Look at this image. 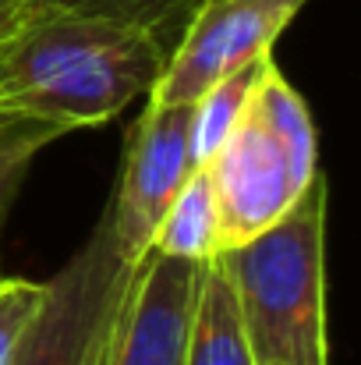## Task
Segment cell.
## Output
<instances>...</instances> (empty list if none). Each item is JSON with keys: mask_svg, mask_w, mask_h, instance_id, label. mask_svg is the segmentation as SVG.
Instances as JSON below:
<instances>
[{"mask_svg": "<svg viewBox=\"0 0 361 365\" xmlns=\"http://www.w3.org/2000/svg\"><path fill=\"white\" fill-rule=\"evenodd\" d=\"M170 43L145 25L64 11L39 0L0 46V114L61 131L114 121L149 96Z\"/></svg>", "mask_w": 361, "mask_h": 365, "instance_id": "6da1fadb", "label": "cell"}, {"mask_svg": "<svg viewBox=\"0 0 361 365\" xmlns=\"http://www.w3.org/2000/svg\"><path fill=\"white\" fill-rule=\"evenodd\" d=\"M326 213L330 188L319 174L269 231L220 255L255 365H330Z\"/></svg>", "mask_w": 361, "mask_h": 365, "instance_id": "7a4b0ae2", "label": "cell"}, {"mask_svg": "<svg viewBox=\"0 0 361 365\" xmlns=\"http://www.w3.org/2000/svg\"><path fill=\"white\" fill-rule=\"evenodd\" d=\"M135 262L120 252L110 210L46 280V302L14 365H103Z\"/></svg>", "mask_w": 361, "mask_h": 365, "instance_id": "3957f363", "label": "cell"}, {"mask_svg": "<svg viewBox=\"0 0 361 365\" xmlns=\"http://www.w3.org/2000/svg\"><path fill=\"white\" fill-rule=\"evenodd\" d=\"M308 0H202L167 53L149 103H195L209 86L273 53Z\"/></svg>", "mask_w": 361, "mask_h": 365, "instance_id": "277c9868", "label": "cell"}, {"mask_svg": "<svg viewBox=\"0 0 361 365\" xmlns=\"http://www.w3.org/2000/svg\"><path fill=\"white\" fill-rule=\"evenodd\" d=\"M192 170V103L163 107L145 100L142 114L127 131L117 188L107 202L114 238L131 262L149 252L163 213L170 210Z\"/></svg>", "mask_w": 361, "mask_h": 365, "instance_id": "5b68a950", "label": "cell"}, {"mask_svg": "<svg viewBox=\"0 0 361 365\" xmlns=\"http://www.w3.org/2000/svg\"><path fill=\"white\" fill-rule=\"evenodd\" d=\"M216 206V255L234 252L269 231L298 199L287 153L255 100L244 107L234 131L206 163Z\"/></svg>", "mask_w": 361, "mask_h": 365, "instance_id": "8992f818", "label": "cell"}, {"mask_svg": "<svg viewBox=\"0 0 361 365\" xmlns=\"http://www.w3.org/2000/svg\"><path fill=\"white\" fill-rule=\"evenodd\" d=\"M202 262L145 252L124 287L103 365H184Z\"/></svg>", "mask_w": 361, "mask_h": 365, "instance_id": "52a82bcc", "label": "cell"}, {"mask_svg": "<svg viewBox=\"0 0 361 365\" xmlns=\"http://www.w3.org/2000/svg\"><path fill=\"white\" fill-rule=\"evenodd\" d=\"M184 365H255L234 284L216 259L202 262Z\"/></svg>", "mask_w": 361, "mask_h": 365, "instance_id": "ba28073f", "label": "cell"}, {"mask_svg": "<svg viewBox=\"0 0 361 365\" xmlns=\"http://www.w3.org/2000/svg\"><path fill=\"white\" fill-rule=\"evenodd\" d=\"M255 107L273 128V135L280 138L283 153H287V167H291V181L298 188V195L323 174L319 170V131L315 118L305 103V96L283 78L276 57L266 64L258 86H255Z\"/></svg>", "mask_w": 361, "mask_h": 365, "instance_id": "9c48e42d", "label": "cell"}, {"mask_svg": "<svg viewBox=\"0 0 361 365\" xmlns=\"http://www.w3.org/2000/svg\"><path fill=\"white\" fill-rule=\"evenodd\" d=\"M149 252L177 255L192 262L216 259V206H213V185L206 163L188 174L181 192L174 195L170 210L163 213Z\"/></svg>", "mask_w": 361, "mask_h": 365, "instance_id": "30bf717a", "label": "cell"}, {"mask_svg": "<svg viewBox=\"0 0 361 365\" xmlns=\"http://www.w3.org/2000/svg\"><path fill=\"white\" fill-rule=\"evenodd\" d=\"M273 61V53L244 64L238 71H231L227 78H220L216 86H209L195 103H192V160L195 167L209 163V156L224 145V138L234 131L241 121L244 107L255 96V86L266 71V64Z\"/></svg>", "mask_w": 361, "mask_h": 365, "instance_id": "8fae6325", "label": "cell"}, {"mask_svg": "<svg viewBox=\"0 0 361 365\" xmlns=\"http://www.w3.org/2000/svg\"><path fill=\"white\" fill-rule=\"evenodd\" d=\"M64 135L68 131H61L57 124L25 121V118H11L0 124V242H4L7 217L21 195V185H25L36 156Z\"/></svg>", "mask_w": 361, "mask_h": 365, "instance_id": "7c38bea8", "label": "cell"}, {"mask_svg": "<svg viewBox=\"0 0 361 365\" xmlns=\"http://www.w3.org/2000/svg\"><path fill=\"white\" fill-rule=\"evenodd\" d=\"M53 7L64 11H82V14H103V18H117V21H135L152 29L156 36H163L170 46L177 43L181 29L188 25L192 11L202 0H46Z\"/></svg>", "mask_w": 361, "mask_h": 365, "instance_id": "4fadbf2b", "label": "cell"}, {"mask_svg": "<svg viewBox=\"0 0 361 365\" xmlns=\"http://www.w3.org/2000/svg\"><path fill=\"white\" fill-rule=\"evenodd\" d=\"M46 302V280L0 277V365H14Z\"/></svg>", "mask_w": 361, "mask_h": 365, "instance_id": "5bb4252c", "label": "cell"}, {"mask_svg": "<svg viewBox=\"0 0 361 365\" xmlns=\"http://www.w3.org/2000/svg\"><path fill=\"white\" fill-rule=\"evenodd\" d=\"M32 7L36 4H28V7H11V11H0V46L28 21V14H32Z\"/></svg>", "mask_w": 361, "mask_h": 365, "instance_id": "9a60e30c", "label": "cell"}, {"mask_svg": "<svg viewBox=\"0 0 361 365\" xmlns=\"http://www.w3.org/2000/svg\"><path fill=\"white\" fill-rule=\"evenodd\" d=\"M28 4H39V0H0V11H11V7H28Z\"/></svg>", "mask_w": 361, "mask_h": 365, "instance_id": "2e32d148", "label": "cell"}, {"mask_svg": "<svg viewBox=\"0 0 361 365\" xmlns=\"http://www.w3.org/2000/svg\"><path fill=\"white\" fill-rule=\"evenodd\" d=\"M4 121H11V118H7V114H0V124H4Z\"/></svg>", "mask_w": 361, "mask_h": 365, "instance_id": "e0dca14e", "label": "cell"}, {"mask_svg": "<svg viewBox=\"0 0 361 365\" xmlns=\"http://www.w3.org/2000/svg\"><path fill=\"white\" fill-rule=\"evenodd\" d=\"M269 365H280V362H269Z\"/></svg>", "mask_w": 361, "mask_h": 365, "instance_id": "ac0fdd59", "label": "cell"}]
</instances>
